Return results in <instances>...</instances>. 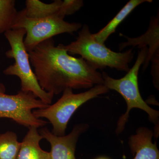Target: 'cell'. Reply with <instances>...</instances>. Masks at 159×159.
Instances as JSON below:
<instances>
[{"label":"cell","mask_w":159,"mask_h":159,"mask_svg":"<svg viewBox=\"0 0 159 159\" xmlns=\"http://www.w3.org/2000/svg\"><path fill=\"white\" fill-rule=\"evenodd\" d=\"M28 53L41 87L54 96L66 89H91L103 84L101 73L82 57H73L55 46L53 38L40 43Z\"/></svg>","instance_id":"6da1fadb"},{"label":"cell","mask_w":159,"mask_h":159,"mask_svg":"<svg viewBox=\"0 0 159 159\" xmlns=\"http://www.w3.org/2000/svg\"><path fill=\"white\" fill-rule=\"evenodd\" d=\"M58 45L69 54L80 55L97 70L109 67L127 73L134 55L133 48L124 52H116L105 44L97 42L86 25L82 27L75 41L67 45Z\"/></svg>","instance_id":"7a4b0ae2"},{"label":"cell","mask_w":159,"mask_h":159,"mask_svg":"<svg viewBox=\"0 0 159 159\" xmlns=\"http://www.w3.org/2000/svg\"><path fill=\"white\" fill-rule=\"evenodd\" d=\"M148 51V47L140 49L133 66L122 78L115 79L111 77L105 72L102 73L103 85L109 90H113L119 93L125 99L127 104L126 111L118 120L116 130L117 134H119L124 130L125 124L128 121L130 111L134 108L140 109L148 114L149 120L156 125L157 134V129H159V111L151 107L143 100L140 94L138 84L139 70L146 59Z\"/></svg>","instance_id":"3957f363"},{"label":"cell","mask_w":159,"mask_h":159,"mask_svg":"<svg viewBox=\"0 0 159 159\" xmlns=\"http://www.w3.org/2000/svg\"><path fill=\"white\" fill-rule=\"evenodd\" d=\"M4 34L11 47L6 52V57L14 59L15 62L5 69L3 73L18 77L20 80L21 91L31 93L46 104L51 105L54 95L41 88L31 68L29 53L24 45L25 30L23 29H10Z\"/></svg>","instance_id":"277c9868"},{"label":"cell","mask_w":159,"mask_h":159,"mask_svg":"<svg viewBox=\"0 0 159 159\" xmlns=\"http://www.w3.org/2000/svg\"><path fill=\"white\" fill-rule=\"evenodd\" d=\"M109 92L103 84L96 85L88 91L75 94L73 89H66L62 96L52 105L34 110L33 114L38 119H48L52 125V132L57 136L65 135L67 124L73 114L84 103Z\"/></svg>","instance_id":"5b68a950"},{"label":"cell","mask_w":159,"mask_h":159,"mask_svg":"<svg viewBox=\"0 0 159 159\" xmlns=\"http://www.w3.org/2000/svg\"><path fill=\"white\" fill-rule=\"evenodd\" d=\"M82 27L80 23L68 22L56 15L43 18H29L26 17L23 9L18 11L11 29L25 30L24 45L29 52L44 41L57 34H73Z\"/></svg>","instance_id":"8992f818"},{"label":"cell","mask_w":159,"mask_h":159,"mask_svg":"<svg viewBox=\"0 0 159 159\" xmlns=\"http://www.w3.org/2000/svg\"><path fill=\"white\" fill-rule=\"evenodd\" d=\"M6 91L5 86L0 83V118L11 119L29 128L45 126L48 122L34 116L33 110L46 108L49 105L31 93L20 90L15 95H9Z\"/></svg>","instance_id":"52a82bcc"},{"label":"cell","mask_w":159,"mask_h":159,"mask_svg":"<svg viewBox=\"0 0 159 159\" xmlns=\"http://www.w3.org/2000/svg\"><path fill=\"white\" fill-rule=\"evenodd\" d=\"M159 13L151 18L148 30L139 37H128L120 33V35L127 39V41L119 43V51L127 47H138L139 49L148 46V54L144 63L143 70H145L152 62L151 74L156 88L159 87Z\"/></svg>","instance_id":"ba28073f"},{"label":"cell","mask_w":159,"mask_h":159,"mask_svg":"<svg viewBox=\"0 0 159 159\" xmlns=\"http://www.w3.org/2000/svg\"><path fill=\"white\" fill-rule=\"evenodd\" d=\"M89 127L86 123L77 124L70 134L63 136L55 135L47 127H42L39 133L50 143L51 159H77L75 150L77 141Z\"/></svg>","instance_id":"9c48e42d"},{"label":"cell","mask_w":159,"mask_h":159,"mask_svg":"<svg viewBox=\"0 0 159 159\" xmlns=\"http://www.w3.org/2000/svg\"><path fill=\"white\" fill-rule=\"evenodd\" d=\"M153 131L140 127L135 134L129 138L128 144L134 159H159V151L156 143H153Z\"/></svg>","instance_id":"30bf717a"},{"label":"cell","mask_w":159,"mask_h":159,"mask_svg":"<svg viewBox=\"0 0 159 159\" xmlns=\"http://www.w3.org/2000/svg\"><path fill=\"white\" fill-rule=\"evenodd\" d=\"M37 128H29L28 133L21 142L17 159H51L50 152L43 150L40 146L43 139Z\"/></svg>","instance_id":"8fae6325"},{"label":"cell","mask_w":159,"mask_h":159,"mask_svg":"<svg viewBox=\"0 0 159 159\" xmlns=\"http://www.w3.org/2000/svg\"><path fill=\"white\" fill-rule=\"evenodd\" d=\"M152 2V0H130L105 27L97 33L93 34L94 39L97 42L105 44L108 37L116 32L117 27L134 9L142 3Z\"/></svg>","instance_id":"7c38bea8"},{"label":"cell","mask_w":159,"mask_h":159,"mask_svg":"<svg viewBox=\"0 0 159 159\" xmlns=\"http://www.w3.org/2000/svg\"><path fill=\"white\" fill-rule=\"evenodd\" d=\"M61 3V0H55L51 4H46L39 0H27L25 8L23 10L26 17L29 18H43L56 15Z\"/></svg>","instance_id":"4fadbf2b"},{"label":"cell","mask_w":159,"mask_h":159,"mask_svg":"<svg viewBox=\"0 0 159 159\" xmlns=\"http://www.w3.org/2000/svg\"><path fill=\"white\" fill-rule=\"evenodd\" d=\"M20 146L15 133L0 134V159H17Z\"/></svg>","instance_id":"5bb4252c"},{"label":"cell","mask_w":159,"mask_h":159,"mask_svg":"<svg viewBox=\"0 0 159 159\" xmlns=\"http://www.w3.org/2000/svg\"><path fill=\"white\" fill-rule=\"evenodd\" d=\"M18 11L14 0H0V34L11 29Z\"/></svg>","instance_id":"9a60e30c"},{"label":"cell","mask_w":159,"mask_h":159,"mask_svg":"<svg viewBox=\"0 0 159 159\" xmlns=\"http://www.w3.org/2000/svg\"><path fill=\"white\" fill-rule=\"evenodd\" d=\"M83 6L84 2L82 0H64L62 1L59 10L56 15L64 19L66 16L74 14Z\"/></svg>","instance_id":"2e32d148"},{"label":"cell","mask_w":159,"mask_h":159,"mask_svg":"<svg viewBox=\"0 0 159 159\" xmlns=\"http://www.w3.org/2000/svg\"><path fill=\"white\" fill-rule=\"evenodd\" d=\"M97 159H107V158H105V157H100V158H98Z\"/></svg>","instance_id":"e0dca14e"}]
</instances>
